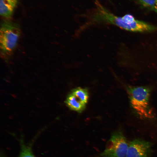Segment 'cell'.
I'll return each mask as SVG.
<instances>
[{
  "mask_svg": "<svg viewBox=\"0 0 157 157\" xmlns=\"http://www.w3.org/2000/svg\"><path fill=\"white\" fill-rule=\"evenodd\" d=\"M131 107L140 118L153 119L155 116L150 103L151 89L145 86L126 85Z\"/></svg>",
  "mask_w": 157,
  "mask_h": 157,
  "instance_id": "cell-1",
  "label": "cell"
},
{
  "mask_svg": "<svg viewBox=\"0 0 157 157\" xmlns=\"http://www.w3.org/2000/svg\"><path fill=\"white\" fill-rule=\"evenodd\" d=\"M20 33V27L16 24L9 21L2 23L0 31V47L3 56H8L14 51Z\"/></svg>",
  "mask_w": 157,
  "mask_h": 157,
  "instance_id": "cell-2",
  "label": "cell"
},
{
  "mask_svg": "<svg viewBox=\"0 0 157 157\" xmlns=\"http://www.w3.org/2000/svg\"><path fill=\"white\" fill-rule=\"evenodd\" d=\"M109 23L132 32H147L156 29L155 26L145 22L136 20L132 15L129 14H126L122 17H117L113 14L110 17Z\"/></svg>",
  "mask_w": 157,
  "mask_h": 157,
  "instance_id": "cell-3",
  "label": "cell"
},
{
  "mask_svg": "<svg viewBox=\"0 0 157 157\" xmlns=\"http://www.w3.org/2000/svg\"><path fill=\"white\" fill-rule=\"evenodd\" d=\"M129 144L122 131H116L112 133L105 150L99 155L101 157H125Z\"/></svg>",
  "mask_w": 157,
  "mask_h": 157,
  "instance_id": "cell-4",
  "label": "cell"
},
{
  "mask_svg": "<svg viewBox=\"0 0 157 157\" xmlns=\"http://www.w3.org/2000/svg\"><path fill=\"white\" fill-rule=\"evenodd\" d=\"M151 143L140 139H135L129 144L126 157H149L152 153Z\"/></svg>",
  "mask_w": 157,
  "mask_h": 157,
  "instance_id": "cell-5",
  "label": "cell"
},
{
  "mask_svg": "<svg viewBox=\"0 0 157 157\" xmlns=\"http://www.w3.org/2000/svg\"><path fill=\"white\" fill-rule=\"evenodd\" d=\"M17 0H0V15L2 17L10 18L13 13Z\"/></svg>",
  "mask_w": 157,
  "mask_h": 157,
  "instance_id": "cell-6",
  "label": "cell"
},
{
  "mask_svg": "<svg viewBox=\"0 0 157 157\" xmlns=\"http://www.w3.org/2000/svg\"><path fill=\"white\" fill-rule=\"evenodd\" d=\"M65 103L70 109L79 113L83 111L86 106L71 92L68 95Z\"/></svg>",
  "mask_w": 157,
  "mask_h": 157,
  "instance_id": "cell-7",
  "label": "cell"
},
{
  "mask_svg": "<svg viewBox=\"0 0 157 157\" xmlns=\"http://www.w3.org/2000/svg\"><path fill=\"white\" fill-rule=\"evenodd\" d=\"M18 140L20 145L18 157H36L33 152L31 143H26L22 138H19Z\"/></svg>",
  "mask_w": 157,
  "mask_h": 157,
  "instance_id": "cell-8",
  "label": "cell"
},
{
  "mask_svg": "<svg viewBox=\"0 0 157 157\" xmlns=\"http://www.w3.org/2000/svg\"><path fill=\"white\" fill-rule=\"evenodd\" d=\"M71 92L82 103L86 104L89 99L88 92L87 89L78 87L73 90Z\"/></svg>",
  "mask_w": 157,
  "mask_h": 157,
  "instance_id": "cell-9",
  "label": "cell"
},
{
  "mask_svg": "<svg viewBox=\"0 0 157 157\" xmlns=\"http://www.w3.org/2000/svg\"><path fill=\"white\" fill-rule=\"evenodd\" d=\"M142 7L157 12V0H138Z\"/></svg>",
  "mask_w": 157,
  "mask_h": 157,
  "instance_id": "cell-10",
  "label": "cell"
},
{
  "mask_svg": "<svg viewBox=\"0 0 157 157\" xmlns=\"http://www.w3.org/2000/svg\"><path fill=\"white\" fill-rule=\"evenodd\" d=\"M1 157H3V155H2L1 154Z\"/></svg>",
  "mask_w": 157,
  "mask_h": 157,
  "instance_id": "cell-11",
  "label": "cell"
}]
</instances>
